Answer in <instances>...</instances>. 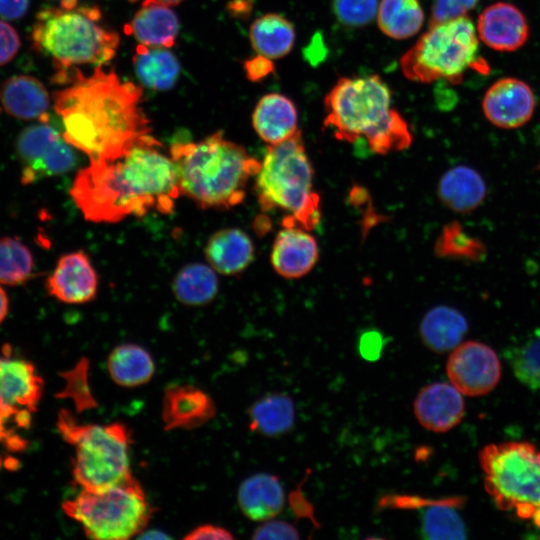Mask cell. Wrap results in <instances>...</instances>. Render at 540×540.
<instances>
[{"instance_id":"obj_42","label":"cell","mask_w":540,"mask_h":540,"mask_svg":"<svg viewBox=\"0 0 540 540\" xmlns=\"http://www.w3.org/2000/svg\"><path fill=\"white\" fill-rule=\"evenodd\" d=\"M385 344L383 335L377 330L364 331L359 337L358 351L367 361H376L380 358Z\"/></svg>"},{"instance_id":"obj_21","label":"cell","mask_w":540,"mask_h":540,"mask_svg":"<svg viewBox=\"0 0 540 540\" xmlns=\"http://www.w3.org/2000/svg\"><path fill=\"white\" fill-rule=\"evenodd\" d=\"M252 125L268 145L283 142L299 131L296 106L285 95L267 94L258 101L253 111Z\"/></svg>"},{"instance_id":"obj_27","label":"cell","mask_w":540,"mask_h":540,"mask_svg":"<svg viewBox=\"0 0 540 540\" xmlns=\"http://www.w3.org/2000/svg\"><path fill=\"white\" fill-rule=\"evenodd\" d=\"M110 378L119 386L133 388L151 380L155 363L151 354L143 347L125 343L115 347L107 358Z\"/></svg>"},{"instance_id":"obj_39","label":"cell","mask_w":540,"mask_h":540,"mask_svg":"<svg viewBox=\"0 0 540 540\" xmlns=\"http://www.w3.org/2000/svg\"><path fill=\"white\" fill-rule=\"evenodd\" d=\"M479 0H435L430 24L443 22L463 16L471 11Z\"/></svg>"},{"instance_id":"obj_15","label":"cell","mask_w":540,"mask_h":540,"mask_svg":"<svg viewBox=\"0 0 540 540\" xmlns=\"http://www.w3.org/2000/svg\"><path fill=\"white\" fill-rule=\"evenodd\" d=\"M46 289L68 304L93 300L98 290V276L88 255L78 250L61 256L46 280Z\"/></svg>"},{"instance_id":"obj_28","label":"cell","mask_w":540,"mask_h":540,"mask_svg":"<svg viewBox=\"0 0 540 540\" xmlns=\"http://www.w3.org/2000/svg\"><path fill=\"white\" fill-rule=\"evenodd\" d=\"M133 65L140 82L158 91L172 88L180 73L177 58L164 47L138 45L133 56Z\"/></svg>"},{"instance_id":"obj_49","label":"cell","mask_w":540,"mask_h":540,"mask_svg":"<svg viewBox=\"0 0 540 540\" xmlns=\"http://www.w3.org/2000/svg\"><path fill=\"white\" fill-rule=\"evenodd\" d=\"M96 0H58L59 5L63 7H74L79 4H91L90 2Z\"/></svg>"},{"instance_id":"obj_18","label":"cell","mask_w":540,"mask_h":540,"mask_svg":"<svg viewBox=\"0 0 540 540\" xmlns=\"http://www.w3.org/2000/svg\"><path fill=\"white\" fill-rule=\"evenodd\" d=\"M413 410L421 426L433 432H446L461 421L464 400L454 385L434 382L418 392Z\"/></svg>"},{"instance_id":"obj_36","label":"cell","mask_w":540,"mask_h":540,"mask_svg":"<svg viewBox=\"0 0 540 540\" xmlns=\"http://www.w3.org/2000/svg\"><path fill=\"white\" fill-rule=\"evenodd\" d=\"M76 164L77 154L74 147L61 136L34 166L22 170L21 183L28 185L46 177L64 174L71 171Z\"/></svg>"},{"instance_id":"obj_47","label":"cell","mask_w":540,"mask_h":540,"mask_svg":"<svg viewBox=\"0 0 540 540\" xmlns=\"http://www.w3.org/2000/svg\"><path fill=\"white\" fill-rule=\"evenodd\" d=\"M8 312V297L3 290V288L0 286V324L5 319Z\"/></svg>"},{"instance_id":"obj_50","label":"cell","mask_w":540,"mask_h":540,"mask_svg":"<svg viewBox=\"0 0 540 540\" xmlns=\"http://www.w3.org/2000/svg\"><path fill=\"white\" fill-rule=\"evenodd\" d=\"M182 0H144L143 5L145 4H159L163 6H173L180 3Z\"/></svg>"},{"instance_id":"obj_1","label":"cell","mask_w":540,"mask_h":540,"mask_svg":"<svg viewBox=\"0 0 540 540\" xmlns=\"http://www.w3.org/2000/svg\"><path fill=\"white\" fill-rule=\"evenodd\" d=\"M161 147L149 135L120 157L80 170L69 193L84 218L117 223L150 211L171 213L180 190L173 159Z\"/></svg>"},{"instance_id":"obj_6","label":"cell","mask_w":540,"mask_h":540,"mask_svg":"<svg viewBox=\"0 0 540 540\" xmlns=\"http://www.w3.org/2000/svg\"><path fill=\"white\" fill-rule=\"evenodd\" d=\"M255 177L254 191L261 209L286 212L283 226L311 231L319 224L320 197L313 190L314 169L300 130L283 142L268 145Z\"/></svg>"},{"instance_id":"obj_11","label":"cell","mask_w":540,"mask_h":540,"mask_svg":"<svg viewBox=\"0 0 540 540\" xmlns=\"http://www.w3.org/2000/svg\"><path fill=\"white\" fill-rule=\"evenodd\" d=\"M448 378L462 394L481 396L492 391L501 377L496 352L478 341H466L455 347L446 364Z\"/></svg>"},{"instance_id":"obj_3","label":"cell","mask_w":540,"mask_h":540,"mask_svg":"<svg viewBox=\"0 0 540 540\" xmlns=\"http://www.w3.org/2000/svg\"><path fill=\"white\" fill-rule=\"evenodd\" d=\"M324 127L338 140L365 141L385 155L410 146L412 135L402 115L391 107V92L378 75L340 78L324 98Z\"/></svg>"},{"instance_id":"obj_48","label":"cell","mask_w":540,"mask_h":540,"mask_svg":"<svg viewBox=\"0 0 540 540\" xmlns=\"http://www.w3.org/2000/svg\"><path fill=\"white\" fill-rule=\"evenodd\" d=\"M143 535L139 536V538H144V539H166V538H169L168 535H166L165 533H163L162 531H156V530H151V531H143Z\"/></svg>"},{"instance_id":"obj_19","label":"cell","mask_w":540,"mask_h":540,"mask_svg":"<svg viewBox=\"0 0 540 540\" xmlns=\"http://www.w3.org/2000/svg\"><path fill=\"white\" fill-rule=\"evenodd\" d=\"M486 195L484 178L476 169L467 165H456L448 169L437 184V196L441 203L460 214L478 209Z\"/></svg>"},{"instance_id":"obj_44","label":"cell","mask_w":540,"mask_h":540,"mask_svg":"<svg viewBox=\"0 0 540 540\" xmlns=\"http://www.w3.org/2000/svg\"><path fill=\"white\" fill-rule=\"evenodd\" d=\"M187 540H205V539H233L231 532L221 526L213 524H203L195 527L184 537Z\"/></svg>"},{"instance_id":"obj_51","label":"cell","mask_w":540,"mask_h":540,"mask_svg":"<svg viewBox=\"0 0 540 540\" xmlns=\"http://www.w3.org/2000/svg\"><path fill=\"white\" fill-rule=\"evenodd\" d=\"M1 465H2V458L0 457V467H1Z\"/></svg>"},{"instance_id":"obj_13","label":"cell","mask_w":540,"mask_h":540,"mask_svg":"<svg viewBox=\"0 0 540 540\" xmlns=\"http://www.w3.org/2000/svg\"><path fill=\"white\" fill-rule=\"evenodd\" d=\"M536 99L532 88L523 80L504 77L485 92L482 111L485 118L502 129H516L532 118Z\"/></svg>"},{"instance_id":"obj_14","label":"cell","mask_w":540,"mask_h":540,"mask_svg":"<svg viewBox=\"0 0 540 540\" xmlns=\"http://www.w3.org/2000/svg\"><path fill=\"white\" fill-rule=\"evenodd\" d=\"M479 40L499 52L521 48L529 38V24L524 13L509 2H496L479 15L476 26Z\"/></svg>"},{"instance_id":"obj_43","label":"cell","mask_w":540,"mask_h":540,"mask_svg":"<svg viewBox=\"0 0 540 540\" xmlns=\"http://www.w3.org/2000/svg\"><path fill=\"white\" fill-rule=\"evenodd\" d=\"M244 68L249 80L259 82L274 71V64L270 58L258 54L245 61Z\"/></svg>"},{"instance_id":"obj_31","label":"cell","mask_w":540,"mask_h":540,"mask_svg":"<svg viewBox=\"0 0 540 540\" xmlns=\"http://www.w3.org/2000/svg\"><path fill=\"white\" fill-rule=\"evenodd\" d=\"M216 271L208 264L190 263L182 267L172 281L175 298L184 305L203 306L218 294Z\"/></svg>"},{"instance_id":"obj_41","label":"cell","mask_w":540,"mask_h":540,"mask_svg":"<svg viewBox=\"0 0 540 540\" xmlns=\"http://www.w3.org/2000/svg\"><path fill=\"white\" fill-rule=\"evenodd\" d=\"M21 41L17 31L0 20V66L9 63L18 53Z\"/></svg>"},{"instance_id":"obj_17","label":"cell","mask_w":540,"mask_h":540,"mask_svg":"<svg viewBox=\"0 0 540 540\" xmlns=\"http://www.w3.org/2000/svg\"><path fill=\"white\" fill-rule=\"evenodd\" d=\"M319 247L308 230L283 226L277 233L270 255L275 272L287 279L308 274L317 264Z\"/></svg>"},{"instance_id":"obj_46","label":"cell","mask_w":540,"mask_h":540,"mask_svg":"<svg viewBox=\"0 0 540 540\" xmlns=\"http://www.w3.org/2000/svg\"><path fill=\"white\" fill-rule=\"evenodd\" d=\"M11 421L5 414L0 412V443L5 442L10 449H21L24 442L18 435L13 434L7 427V422Z\"/></svg>"},{"instance_id":"obj_40","label":"cell","mask_w":540,"mask_h":540,"mask_svg":"<svg viewBox=\"0 0 540 540\" xmlns=\"http://www.w3.org/2000/svg\"><path fill=\"white\" fill-rule=\"evenodd\" d=\"M253 539H298V530L283 520H267L258 526L252 535Z\"/></svg>"},{"instance_id":"obj_9","label":"cell","mask_w":540,"mask_h":540,"mask_svg":"<svg viewBox=\"0 0 540 540\" xmlns=\"http://www.w3.org/2000/svg\"><path fill=\"white\" fill-rule=\"evenodd\" d=\"M62 508L85 535L100 540H125L140 535L153 514L141 484L133 477L101 490H85Z\"/></svg>"},{"instance_id":"obj_10","label":"cell","mask_w":540,"mask_h":540,"mask_svg":"<svg viewBox=\"0 0 540 540\" xmlns=\"http://www.w3.org/2000/svg\"><path fill=\"white\" fill-rule=\"evenodd\" d=\"M479 41L475 25L467 16L430 24L401 57V69L413 81L459 83L468 69L480 68Z\"/></svg>"},{"instance_id":"obj_35","label":"cell","mask_w":540,"mask_h":540,"mask_svg":"<svg viewBox=\"0 0 540 540\" xmlns=\"http://www.w3.org/2000/svg\"><path fill=\"white\" fill-rule=\"evenodd\" d=\"M34 259L29 248L19 239L0 238V283L16 286L32 275Z\"/></svg>"},{"instance_id":"obj_12","label":"cell","mask_w":540,"mask_h":540,"mask_svg":"<svg viewBox=\"0 0 540 540\" xmlns=\"http://www.w3.org/2000/svg\"><path fill=\"white\" fill-rule=\"evenodd\" d=\"M43 379L33 364L0 356V412L20 427H27L30 415L41 399Z\"/></svg>"},{"instance_id":"obj_5","label":"cell","mask_w":540,"mask_h":540,"mask_svg":"<svg viewBox=\"0 0 540 540\" xmlns=\"http://www.w3.org/2000/svg\"><path fill=\"white\" fill-rule=\"evenodd\" d=\"M96 5L50 6L40 10L32 30L34 47L49 56L58 69V81L79 65L102 66L111 60L119 37L101 23Z\"/></svg>"},{"instance_id":"obj_25","label":"cell","mask_w":540,"mask_h":540,"mask_svg":"<svg viewBox=\"0 0 540 540\" xmlns=\"http://www.w3.org/2000/svg\"><path fill=\"white\" fill-rule=\"evenodd\" d=\"M142 45L168 48L179 32L176 14L167 6L145 4L125 28Z\"/></svg>"},{"instance_id":"obj_23","label":"cell","mask_w":540,"mask_h":540,"mask_svg":"<svg viewBox=\"0 0 540 540\" xmlns=\"http://www.w3.org/2000/svg\"><path fill=\"white\" fill-rule=\"evenodd\" d=\"M0 102L7 114L22 120L41 119L49 107V94L37 78L15 75L2 84Z\"/></svg>"},{"instance_id":"obj_4","label":"cell","mask_w":540,"mask_h":540,"mask_svg":"<svg viewBox=\"0 0 540 540\" xmlns=\"http://www.w3.org/2000/svg\"><path fill=\"white\" fill-rule=\"evenodd\" d=\"M170 156L180 194L202 209H230L243 202L261 162L216 132L198 142H175Z\"/></svg>"},{"instance_id":"obj_37","label":"cell","mask_w":540,"mask_h":540,"mask_svg":"<svg viewBox=\"0 0 540 540\" xmlns=\"http://www.w3.org/2000/svg\"><path fill=\"white\" fill-rule=\"evenodd\" d=\"M62 136L47 120L40 124L25 128L19 135L16 150L22 170L34 166L46 153L49 147Z\"/></svg>"},{"instance_id":"obj_26","label":"cell","mask_w":540,"mask_h":540,"mask_svg":"<svg viewBox=\"0 0 540 540\" xmlns=\"http://www.w3.org/2000/svg\"><path fill=\"white\" fill-rule=\"evenodd\" d=\"M248 417L249 428L253 432L266 437L284 435L295 422L293 400L284 393H269L250 406Z\"/></svg>"},{"instance_id":"obj_16","label":"cell","mask_w":540,"mask_h":540,"mask_svg":"<svg viewBox=\"0 0 540 540\" xmlns=\"http://www.w3.org/2000/svg\"><path fill=\"white\" fill-rule=\"evenodd\" d=\"M215 414L212 397L199 387L173 384L164 390L161 415L165 430L199 428Z\"/></svg>"},{"instance_id":"obj_30","label":"cell","mask_w":540,"mask_h":540,"mask_svg":"<svg viewBox=\"0 0 540 540\" xmlns=\"http://www.w3.org/2000/svg\"><path fill=\"white\" fill-rule=\"evenodd\" d=\"M463 500L460 497L433 499L422 507L421 535L430 540H460L466 538V528L456 511Z\"/></svg>"},{"instance_id":"obj_2","label":"cell","mask_w":540,"mask_h":540,"mask_svg":"<svg viewBox=\"0 0 540 540\" xmlns=\"http://www.w3.org/2000/svg\"><path fill=\"white\" fill-rule=\"evenodd\" d=\"M69 81L54 94V108L65 141L90 161L116 159L150 135L138 86L101 66L90 76L76 70Z\"/></svg>"},{"instance_id":"obj_20","label":"cell","mask_w":540,"mask_h":540,"mask_svg":"<svg viewBox=\"0 0 540 540\" xmlns=\"http://www.w3.org/2000/svg\"><path fill=\"white\" fill-rule=\"evenodd\" d=\"M254 254L253 241L239 228L216 231L205 246L208 264L222 275H236L243 272L253 261Z\"/></svg>"},{"instance_id":"obj_45","label":"cell","mask_w":540,"mask_h":540,"mask_svg":"<svg viewBox=\"0 0 540 540\" xmlns=\"http://www.w3.org/2000/svg\"><path fill=\"white\" fill-rule=\"evenodd\" d=\"M30 5V0H0V17L6 20L22 18Z\"/></svg>"},{"instance_id":"obj_29","label":"cell","mask_w":540,"mask_h":540,"mask_svg":"<svg viewBox=\"0 0 540 540\" xmlns=\"http://www.w3.org/2000/svg\"><path fill=\"white\" fill-rule=\"evenodd\" d=\"M250 40L254 50L270 59L287 55L295 42V28L284 16L268 13L257 18L250 27Z\"/></svg>"},{"instance_id":"obj_24","label":"cell","mask_w":540,"mask_h":540,"mask_svg":"<svg viewBox=\"0 0 540 540\" xmlns=\"http://www.w3.org/2000/svg\"><path fill=\"white\" fill-rule=\"evenodd\" d=\"M468 331L465 316L456 308L439 305L430 309L420 323V337L424 345L436 353L453 350Z\"/></svg>"},{"instance_id":"obj_7","label":"cell","mask_w":540,"mask_h":540,"mask_svg":"<svg viewBox=\"0 0 540 540\" xmlns=\"http://www.w3.org/2000/svg\"><path fill=\"white\" fill-rule=\"evenodd\" d=\"M57 427L74 447L72 476L81 489L101 490L133 477L129 458L132 434L123 423H80L62 410Z\"/></svg>"},{"instance_id":"obj_38","label":"cell","mask_w":540,"mask_h":540,"mask_svg":"<svg viewBox=\"0 0 540 540\" xmlns=\"http://www.w3.org/2000/svg\"><path fill=\"white\" fill-rule=\"evenodd\" d=\"M332 8L334 15L342 24L361 27L376 17L378 0H333Z\"/></svg>"},{"instance_id":"obj_8","label":"cell","mask_w":540,"mask_h":540,"mask_svg":"<svg viewBox=\"0 0 540 540\" xmlns=\"http://www.w3.org/2000/svg\"><path fill=\"white\" fill-rule=\"evenodd\" d=\"M479 462L494 504L540 529V450L523 441L489 444Z\"/></svg>"},{"instance_id":"obj_32","label":"cell","mask_w":540,"mask_h":540,"mask_svg":"<svg viewBox=\"0 0 540 540\" xmlns=\"http://www.w3.org/2000/svg\"><path fill=\"white\" fill-rule=\"evenodd\" d=\"M376 19L385 35L394 39H407L421 29L424 11L419 0H381Z\"/></svg>"},{"instance_id":"obj_33","label":"cell","mask_w":540,"mask_h":540,"mask_svg":"<svg viewBox=\"0 0 540 540\" xmlns=\"http://www.w3.org/2000/svg\"><path fill=\"white\" fill-rule=\"evenodd\" d=\"M434 253L439 258L481 262L487 256V248L481 239L467 233L458 221H452L442 228Z\"/></svg>"},{"instance_id":"obj_22","label":"cell","mask_w":540,"mask_h":540,"mask_svg":"<svg viewBox=\"0 0 540 540\" xmlns=\"http://www.w3.org/2000/svg\"><path fill=\"white\" fill-rule=\"evenodd\" d=\"M237 501L244 516L250 520L267 521L282 511L285 494L277 476L258 473L241 483Z\"/></svg>"},{"instance_id":"obj_34","label":"cell","mask_w":540,"mask_h":540,"mask_svg":"<svg viewBox=\"0 0 540 540\" xmlns=\"http://www.w3.org/2000/svg\"><path fill=\"white\" fill-rule=\"evenodd\" d=\"M505 355L516 378L540 391V328L509 348Z\"/></svg>"}]
</instances>
